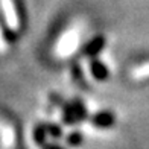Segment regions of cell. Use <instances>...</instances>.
<instances>
[{"mask_svg": "<svg viewBox=\"0 0 149 149\" xmlns=\"http://www.w3.org/2000/svg\"><path fill=\"white\" fill-rule=\"evenodd\" d=\"M78 43H79V33L74 29H70V31L64 32L63 37H61L59 41H58V46H56L58 56L64 58V56L72 55V53L76 50Z\"/></svg>", "mask_w": 149, "mask_h": 149, "instance_id": "1", "label": "cell"}, {"mask_svg": "<svg viewBox=\"0 0 149 149\" xmlns=\"http://www.w3.org/2000/svg\"><path fill=\"white\" fill-rule=\"evenodd\" d=\"M0 5H2V11H3V17L5 22L8 24V28L11 31H18L20 28V22L17 17V11H15V5L12 0H0Z\"/></svg>", "mask_w": 149, "mask_h": 149, "instance_id": "2", "label": "cell"}, {"mask_svg": "<svg viewBox=\"0 0 149 149\" xmlns=\"http://www.w3.org/2000/svg\"><path fill=\"white\" fill-rule=\"evenodd\" d=\"M131 76H132L134 79L148 78V76H149V64H141V65L134 67L132 72H131Z\"/></svg>", "mask_w": 149, "mask_h": 149, "instance_id": "3", "label": "cell"}, {"mask_svg": "<svg viewBox=\"0 0 149 149\" xmlns=\"http://www.w3.org/2000/svg\"><path fill=\"white\" fill-rule=\"evenodd\" d=\"M5 50H6V43L2 37V31H0V52H5Z\"/></svg>", "mask_w": 149, "mask_h": 149, "instance_id": "4", "label": "cell"}]
</instances>
